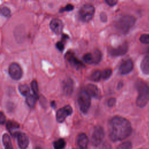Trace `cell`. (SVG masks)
Listing matches in <instances>:
<instances>
[{
    "label": "cell",
    "instance_id": "cell-26",
    "mask_svg": "<svg viewBox=\"0 0 149 149\" xmlns=\"http://www.w3.org/2000/svg\"><path fill=\"white\" fill-rule=\"evenodd\" d=\"M132 144L130 141H127L120 144L116 149H132Z\"/></svg>",
    "mask_w": 149,
    "mask_h": 149
},
{
    "label": "cell",
    "instance_id": "cell-19",
    "mask_svg": "<svg viewBox=\"0 0 149 149\" xmlns=\"http://www.w3.org/2000/svg\"><path fill=\"white\" fill-rule=\"evenodd\" d=\"M2 143L5 147V149H13L9 136L5 133L2 136Z\"/></svg>",
    "mask_w": 149,
    "mask_h": 149
},
{
    "label": "cell",
    "instance_id": "cell-34",
    "mask_svg": "<svg viewBox=\"0 0 149 149\" xmlns=\"http://www.w3.org/2000/svg\"><path fill=\"white\" fill-rule=\"evenodd\" d=\"M100 19L102 22H106L107 21V16L105 12H101L100 13Z\"/></svg>",
    "mask_w": 149,
    "mask_h": 149
},
{
    "label": "cell",
    "instance_id": "cell-16",
    "mask_svg": "<svg viewBox=\"0 0 149 149\" xmlns=\"http://www.w3.org/2000/svg\"><path fill=\"white\" fill-rule=\"evenodd\" d=\"M6 127L13 137H17V134L19 133V132L16 130L19 127V125L17 122L12 120H9L6 124Z\"/></svg>",
    "mask_w": 149,
    "mask_h": 149
},
{
    "label": "cell",
    "instance_id": "cell-7",
    "mask_svg": "<svg viewBox=\"0 0 149 149\" xmlns=\"http://www.w3.org/2000/svg\"><path fill=\"white\" fill-rule=\"evenodd\" d=\"M8 73L10 77L16 80H19L23 74V71L20 66L16 62H12L9 65Z\"/></svg>",
    "mask_w": 149,
    "mask_h": 149
},
{
    "label": "cell",
    "instance_id": "cell-1",
    "mask_svg": "<svg viewBox=\"0 0 149 149\" xmlns=\"http://www.w3.org/2000/svg\"><path fill=\"white\" fill-rule=\"evenodd\" d=\"M132 131L130 122L123 117L115 116L109 122V136L113 141H121L126 139L130 135Z\"/></svg>",
    "mask_w": 149,
    "mask_h": 149
},
{
    "label": "cell",
    "instance_id": "cell-21",
    "mask_svg": "<svg viewBox=\"0 0 149 149\" xmlns=\"http://www.w3.org/2000/svg\"><path fill=\"white\" fill-rule=\"evenodd\" d=\"M92 54H93V64L98 63L102 59L101 52L98 49H96L93 51Z\"/></svg>",
    "mask_w": 149,
    "mask_h": 149
},
{
    "label": "cell",
    "instance_id": "cell-14",
    "mask_svg": "<svg viewBox=\"0 0 149 149\" xmlns=\"http://www.w3.org/2000/svg\"><path fill=\"white\" fill-rule=\"evenodd\" d=\"M63 90L65 94L70 95L72 93L74 87V83L71 78H67L64 80L62 83Z\"/></svg>",
    "mask_w": 149,
    "mask_h": 149
},
{
    "label": "cell",
    "instance_id": "cell-37",
    "mask_svg": "<svg viewBox=\"0 0 149 149\" xmlns=\"http://www.w3.org/2000/svg\"><path fill=\"white\" fill-rule=\"evenodd\" d=\"M100 149H111V146L108 143H104L102 144Z\"/></svg>",
    "mask_w": 149,
    "mask_h": 149
},
{
    "label": "cell",
    "instance_id": "cell-29",
    "mask_svg": "<svg viewBox=\"0 0 149 149\" xmlns=\"http://www.w3.org/2000/svg\"><path fill=\"white\" fill-rule=\"evenodd\" d=\"M1 13L3 16L8 17L10 16L11 12H10V10L9 9V8H8L6 6H3L1 9Z\"/></svg>",
    "mask_w": 149,
    "mask_h": 149
},
{
    "label": "cell",
    "instance_id": "cell-39",
    "mask_svg": "<svg viewBox=\"0 0 149 149\" xmlns=\"http://www.w3.org/2000/svg\"><path fill=\"white\" fill-rule=\"evenodd\" d=\"M51 106L53 107V108H55V102H54V101H52L51 103Z\"/></svg>",
    "mask_w": 149,
    "mask_h": 149
},
{
    "label": "cell",
    "instance_id": "cell-2",
    "mask_svg": "<svg viewBox=\"0 0 149 149\" xmlns=\"http://www.w3.org/2000/svg\"><path fill=\"white\" fill-rule=\"evenodd\" d=\"M136 18L132 15H124L119 16L114 22V26L117 31L120 34L127 33L134 26Z\"/></svg>",
    "mask_w": 149,
    "mask_h": 149
},
{
    "label": "cell",
    "instance_id": "cell-10",
    "mask_svg": "<svg viewBox=\"0 0 149 149\" xmlns=\"http://www.w3.org/2000/svg\"><path fill=\"white\" fill-rule=\"evenodd\" d=\"M133 69V62L130 59L123 60L119 67V72L121 74L129 73Z\"/></svg>",
    "mask_w": 149,
    "mask_h": 149
},
{
    "label": "cell",
    "instance_id": "cell-6",
    "mask_svg": "<svg viewBox=\"0 0 149 149\" xmlns=\"http://www.w3.org/2000/svg\"><path fill=\"white\" fill-rule=\"evenodd\" d=\"M105 136L104 128L101 126H97L94 127L91 136V144L95 147L99 146L103 140Z\"/></svg>",
    "mask_w": 149,
    "mask_h": 149
},
{
    "label": "cell",
    "instance_id": "cell-22",
    "mask_svg": "<svg viewBox=\"0 0 149 149\" xmlns=\"http://www.w3.org/2000/svg\"><path fill=\"white\" fill-rule=\"evenodd\" d=\"M53 146L54 149H63L66 146V142L64 139H59L54 142Z\"/></svg>",
    "mask_w": 149,
    "mask_h": 149
},
{
    "label": "cell",
    "instance_id": "cell-33",
    "mask_svg": "<svg viewBox=\"0 0 149 149\" xmlns=\"http://www.w3.org/2000/svg\"><path fill=\"white\" fill-rule=\"evenodd\" d=\"M116 103V98L114 97L110 98L107 101V104L108 106L109 107H112Z\"/></svg>",
    "mask_w": 149,
    "mask_h": 149
},
{
    "label": "cell",
    "instance_id": "cell-31",
    "mask_svg": "<svg viewBox=\"0 0 149 149\" xmlns=\"http://www.w3.org/2000/svg\"><path fill=\"white\" fill-rule=\"evenodd\" d=\"M74 8V6L72 4H67V5H66L65 7L61 8L59 9V12H63L65 11H70L72 10Z\"/></svg>",
    "mask_w": 149,
    "mask_h": 149
},
{
    "label": "cell",
    "instance_id": "cell-30",
    "mask_svg": "<svg viewBox=\"0 0 149 149\" xmlns=\"http://www.w3.org/2000/svg\"><path fill=\"white\" fill-rule=\"evenodd\" d=\"M139 40L143 44H149V34H142L140 37Z\"/></svg>",
    "mask_w": 149,
    "mask_h": 149
},
{
    "label": "cell",
    "instance_id": "cell-35",
    "mask_svg": "<svg viewBox=\"0 0 149 149\" xmlns=\"http://www.w3.org/2000/svg\"><path fill=\"white\" fill-rule=\"evenodd\" d=\"M5 120H6V118L5 115L3 114V113L2 112H0V123L1 125H3L5 123Z\"/></svg>",
    "mask_w": 149,
    "mask_h": 149
},
{
    "label": "cell",
    "instance_id": "cell-25",
    "mask_svg": "<svg viewBox=\"0 0 149 149\" xmlns=\"http://www.w3.org/2000/svg\"><path fill=\"white\" fill-rule=\"evenodd\" d=\"M83 59L86 63H88V64L93 63V58L92 53L87 52L83 56Z\"/></svg>",
    "mask_w": 149,
    "mask_h": 149
},
{
    "label": "cell",
    "instance_id": "cell-3",
    "mask_svg": "<svg viewBox=\"0 0 149 149\" xmlns=\"http://www.w3.org/2000/svg\"><path fill=\"white\" fill-rule=\"evenodd\" d=\"M136 86L139 93L136 101V105L143 108L149 101V86L143 81H137Z\"/></svg>",
    "mask_w": 149,
    "mask_h": 149
},
{
    "label": "cell",
    "instance_id": "cell-4",
    "mask_svg": "<svg viewBox=\"0 0 149 149\" xmlns=\"http://www.w3.org/2000/svg\"><path fill=\"white\" fill-rule=\"evenodd\" d=\"M77 102L80 111L83 113H86L91 105L90 95L86 90H81L78 95Z\"/></svg>",
    "mask_w": 149,
    "mask_h": 149
},
{
    "label": "cell",
    "instance_id": "cell-36",
    "mask_svg": "<svg viewBox=\"0 0 149 149\" xmlns=\"http://www.w3.org/2000/svg\"><path fill=\"white\" fill-rule=\"evenodd\" d=\"M105 2L108 5H109L111 6H112L115 5L118 3V1H115V0H106Z\"/></svg>",
    "mask_w": 149,
    "mask_h": 149
},
{
    "label": "cell",
    "instance_id": "cell-24",
    "mask_svg": "<svg viewBox=\"0 0 149 149\" xmlns=\"http://www.w3.org/2000/svg\"><path fill=\"white\" fill-rule=\"evenodd\" d=\"M102 78V72L99 70H95L90 75V79L94 81H98Z\"/></svg>",
    "mask_w": 149,
    "mask_h": 149
},
{
    "label": "cell",
    "instance_id": "cell-20",
    "mask_svg": "<svg viewBox=\"0 0 149 149\" xmlns=\"http://www.w3.org/2000/svg\"><path fill=\"white\" fill-rule=\"evenodd\" d=\"M37 99L38 95L35 94H29L26 98V102L28 106H29L30 108H33L34 107Z\"/></svg>",
    "mask_w": 149,
    "mask_h": 149
},
{
    "label": "cell",
    "instance_id": "cell-27",
    "mask_svg": "<svg viewBox=\"0 0 149 149\" xmlns=\"http://www.w3.org/2000/svg\"><path fill=\"white\" fill-rule=\"evenodd\" d=\"M112 73V69L110 68H107L104 69L102 72V78L104 80L108 79L111 76Z\"/></svg>",
    "mask_w": 149,
    "mask_h": 149
},
{
    "label": "cell",
    "instance_id": "cell-13",
    "mask_svg": "<svg viewBox=\"0 0 149 149\" xmlns=\"http://www.w3.org/2000/svg\"><path fill=\"white\" fill-rule=\"evenodd\" d=\"M16 137L17 139V143L19 147L21 149H26L28 147L29 144V137H27V136L24 133L19 132Z\"/></svg>",
    "mask_w": 149,
    "mask_h": 149
},
{
    "label": "cell",
    "instance_id": "cell-18",
    "mask_svg": "<svg viewBox=\"0 0 149 149\" xmlns=\"http://www.w3.org/2000/svg\"><path fill=\"white\" fill-rule=\"evenodd\" d=\"M140 69L141 72L145 74H149V55L145 56L141 63Z\"/></svg>",
    "mask_w": 149,
    "mask_h": 149
},
{
    "label": "cell",
    "instance_id": "cell-38",
    "mask_svg": "<svg viewBox=\"0 0 149 149\" xmlns=\"http://www.w3.org/2000/svg\"><path fill=\"white\" fill-rule=\"evenodd\" d=\"M122 86H123V83H122V81H120L118 84L117 88H118V89H120L122 87Z\"/></svg>",
    "mask_w": 149,
    "mask_h": 149
},
{
    "label": "cell",
    "instance_id": "cell-28",
    "mask_svg": "<svg viewBox=\"0 0 149 149\" xmlns=\"http://www.w3.org/2000/svg\"><path fill=\"white\" fill-rule=\"evenodd\" d=\"M31 87L32 89V91L34 93V94L38 95V84L36 80H33L31 82Z\"/></svg>",
    "mask_w": 149,
    "mask_h": 149
},
{
    "label": "cell",
    "instance_id": "cell-12",
    "mask_svg": "<svg viewBox=\"0 0 149 149\" xmlns=\"http://www.w3.org/2000/svg\"><path fill=\"white\" fill-rule=\"evenodd\" d=\"M49 26L53 32L56 34H60L62 31L63 24L60 19L54 18L50 22Z\"/></svg>",
    "mask_w": 149,
    "mask_h": 149
},
{
    "label": "cell",
    "instance_id": "cell-5",
    "mask_svg": "<svg viewBox=\"0 0 149 149\" xmlns=\"http://www.w3.org/2000/svg\"><path fill=\"white\" fill-rule=\"evenodd\" d=\"M95 12V8L93 5L90 3H86L83 5L79 11V16L83 22H88L93 17Z\"/></svg>",
    "mask_w": 149,
    "mask_h": 149
},
{
    "label": "cell",
    "instance_id": "cell-23",
    "mask_svg": "<svg viewBox=\"0 0 149 149\" xmlns=\"http://www.w3.org/2000/svg\"><path fill=\"white\" fill-rule=\"evenodd\" d=\"M19 88V91L20 92V93L24 95V96H28L29 95V93H30V89L29 86L26 84H20L18 87Z\"/></svg>",
    "mask_w": 149,
    "mask_h": 149
},
{
    "label": "cell",
    "instance_id": "cell-17",
    "mask_svg": "<svg viewBox=\"0 0 149 149\" xmlns=\"http://www.w3.org/2000/svg\"><path fill=\"white\" fill-rule=\"evenodd\" d=\"M88 139L85 133H80L77 137V144L80 149H87Z\"/></svg>",
    "mask_w": 149,
    "mask_h": 149
},
{
    "label": "cell",
    "instance_id": "cell-11",
    "mask_svg": "<svg viewBox=\"0 0 149 149\" xmlns=\"http://www.w3.org/2000/svg\"><path fill=\"white\" fill-rule=\"evenodd\" d=\"M65 58L71 65L73 66L74 68L77 69H80L81 68L84 67L83 63L81 61L78 59L75 56L74 54L72 52H68L65 55Z\"/></svg>",
    "mask_w": 149,
    "mask_h": 149
},
{
    "label": "cell",
    "instance_id": "cell-15",
    "mask_svg": "<svg viewBox=\"0 0 149 149\" xmlns=\"http://www.w3.org/2000/svg\"><path fill=\"white\" fill-rule=\"evenodd\" d=\"M86 90L87 91V93L90 96L95 98H99L101 95V92L100 89L95 84H87L86 86Z\"/></svg>",
    "mask_w": 149,
    "mask_h": 149
},
{
    "label": "cell",
    "instance_id": "cell-32",
    "mask_svg": "<svg viewBox=\"0 0 149 149\" xmlns=\"http://www.w3.org/2000/svg\"><path fill=\"white\" fill-rule=\"evenodd\" d=\"M56 47L59 51H62L64 49V47H65L64 43L62 41H58L56 44Z\"/></svg>",
    "mask_w": 149,
    "mask_h": 149
},
{
    "label": "cell",
    "instance_id": "cell-40",
    "mask_svg": "<svg viewBox=\"0 0 149 149\" xmlns=\"http://www.w3.org/2000/svg\"><path fill=\"white\" fill-rule=\"evenodd\" d=\"M35 149H42L41 147H37Z\"/></svg>",
    "mask_w": 149,
    "mask_h": 149
},
{
    "label": "cell",
    "instance_id": "cell-41",
    "mask_svg": "<svg viewBox=\"0 0 149 149\" xmlns=\"http://www.w3.org/2000/svg\"></svg>",
    "mask_w": 149,
    "mask_h": 149
},
{
    "label": "cell",
    "instance_id": "cell-9",
    "mask_svg": "<svg viewBox=\"0 0 149 149\" xmlns=\"http://www.w3.org/2000/svg\"><path fill=\"white\" fill-rule=\"evenodd\" d=\"M129 46L127 42H124L117 48H109L108 52L113 56H118L125 55L128 51Z\"/></svg>",
    "mask_w": 149,
    "mask_h": 149
},
{
    "label": "cell",
    "instance_id": "cell-8",
    "mask_svg": "<svg viewBox=\"0 0 149 149\" xmlns=\"http://www.w3.org/2000/svg\"><path fill=\"white\" fill-rule=\"evenodd\" d=\"M72 112L73 109L72 107L69 105H67L63 108L59 109L57 111L56 114V120L59 123L63 122L68 116L72 114Z\"/></svg>",
    "mask_w": 149,
    "mask_h": 149
}]
</instances>
